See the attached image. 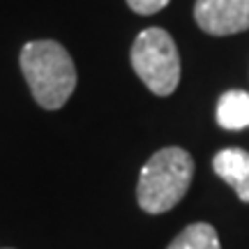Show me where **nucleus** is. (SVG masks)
<instances>
[{
	"instance_id": "nucleus-1",
	"label": "nucleus",
	"mask_w": 249,
	"mask_h": 249,
	"mask_svg": "<svg viewBox=\"0 0 249 249\" xmlns=\"http://www.w3.org/2000/svg\"><path fill=\"white\" fill-rule=\"evenodd\" d=\"M21 70L35 102L58 111L76 88V67L67 49L53 39L28 42L21 49Z\"/></svg>"
},
{
	"instance_id": "nucleus-2",
	"label": "nucleus",
	"mask_w": 249,
	"mask_h": 249,
	"mask_svg": "<svg viewBox=\"0 0 249 249\" xmlns=\"http://www.w3.org/2000/svg\"><path fill=\"white\" fill-rule=\"evenodd\" d=\"M194 178V160L182 148L157 150L145 161L136 185L141 210L150 214L169 213L182 201Z\"/></svg>"
},
{
	"instance_id": "nucleus-3",
	"label": "nucleus",
	"mask_w": 249,
	"mask_h": 249,
	"mask_svg": "<svg viewBox=\"0 0 249 249\" xmlns=\"http://www.w3.org/2000/svg\"><path fill=\"white\" fill-rule=\"evenodd\" d=\"M132 67L157 97L173 95L180 83V55L173 37L164 28L141 30L132 44Z\"/></svg>"
},
{
	"instance_id": "nucleus-4",
	"label": "nucleus",
	"mask_w": 249,
	"mask_h": 249,
	"mask_svg": "<svg viewBox=\"0 0 249 249\" xmlns=\"http://www.w3.org/2000/svg\"><path fill=\"white\" fill-rule=\"evenodd\" d=\"M194 18L208 35H238L249 30V0H196Z\"/></svg>"
},
{
	"instance_id": "nucleus-5",
	"label": "nucleus",
	"mask_w": 249,
	"mask_h": 249,
	"mask_svg": "<svg viewBox=\"0 0 249 249\" xmlns=\"http://www.w3.org/2000/svg\"><path fill=\"white\" fill-rule=\"evenodd\" d=\"M213 169L238 194L240 201L249 203V152L247 150H240V148L219 150L213 160Z\"/></svg>"
},
{
	"instance_id": "nucleus-6",
	"label": "nucleus",
	"mask_w": 249,
	"mask_h": 249,
	"mask_svg": "<svg viewBox=\"0 0 249 249\" xmlns=\"http://www.w3.org/2000/svg\"><path fill=\"white\" fill-rule=\"evenodd\" d=\"M217 123L224 129H247L249 127V92L226 90L217 102Z\"/></svg>"
},
{
	"instance_id": "nucleus-7",
	"label": "nucleus",
	"mask_w": 249,
	"mask_h": 249,
	"mask_svg": "<svg viewBox=\"0 0 249 249\" xmlns=\"http://www.w3.org/2000/svg\"><path fill=\"white\" fill-rule=\"evenodd\" d=\"M166 249H222V242H219L214 226L205 222H196L189 224L182 233H178L176 240Z\"/></svg>"
},
{
	"instance_id": "nucleus-8",
	"label": "nucleus",
	"mask_w": 249,
	"mask_h": 249,
	"mask_svg": "<svg viewBox=\"0 0 249 249\" xmlns=\"http://www.w3.org/2000/svg\"><path fill=\"white\" fill-rule=\"evenodd\" d=\"M171 0H127V5L136 12V14H157L169 5Z\"/></svg>"
}]
</instances>
